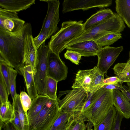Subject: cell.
<instances>
[{
  "label": "cell",
  "instance_id": "obj_3",
  "mask_svg": "<svg viewBox=\"0 0 130 130\" xmlns=\"http://www.w3.org/2000/svg\"><path fill=\"white\" fill-rule=\"evenodd\" d=\"M83 22L70 20L63 22L60 29L52 36L48 43L51 51L60 56L66 45L85 31Z\"/></svg>",
  "mask_w": 130,
  "mask_h": 130
},
{
  "label": "cell",
  "instance_id": "obj_44",
  "mask_svg": "<svg viewBox=\"0 0 130 130\" xmlns=\"http://www.w3.org/2000/svg\"><path fill=\"white\" fill-rule=\"evenodd\" d=\"M4 123L0 121V130H2Z\"/></svg>",
  "mask_w": 130,
  "mask_h": 130
},
{
  "label": "cell",
  "instance_id": "obj_4",
  "mask_svg": "<svg viewBox=\"0 0 130 130\" xmlns=\"http://www.w3.org/2000/svg\"><path fill=\"white\" fill-rule=\"evenodd\" d=\"M124 22L117 13L100 24L85 31L77 38L72 41L64 48L78 42L88 40L96 41L109 33H120L125 28Z\"/></svg>",
  "mask_w": 130,
  "mask_h": 130
},
{
  "label": "cell",
  "instance_id": "obj_18",
  "mask_svg": "<svg viewBox=\"0 0 130 130\" xmlns=\"http://www.w3.org/2000/svg\"><path fill=\"white\" fill-rule=\"evenodd\" d=\"M114 14V12L109 9H101L91 15L84 23L85 31L108 19Z\"/></svg>",
  "mask_w": 130,
  "mask_h": 130
},
{
  "label": "cell",
  "instance_id": "obj_34",
  "mask_svg": "<svg viewBox=\"0 0 130 130\" xmlns=\"http://www.w3.org/2000/svg\"><path fill=\"white\" fill-rule=\"evenodd\" d=\"M20 101L25 112H27L30 108L32 103V100L25 92L22 91L19 94Z\"/></svg>",
  "mask_w": 130,
  "mask_h": 130
},
{
  "label": "cell",
  "instance_id": "obj_36",
  "mask_svg": "<svg viewBox=\"0 0 130 130\" xmlns=\"http://www.w3.org/2000/svg\"><path fill=\"white\" fill-rule=\"evenodd\" d=\"M47 39L46 34L44 31H40L37 36L33 39V43L36 49L37 50Z\"/></svg>",
  "mask_w": 130,
  "mask_h": 130
},
{
  "label": "cell",
  "instance_id": "obj_6",
  "mask_svg": "<svg viewBox=\"0 0 130 130\" xmlns=\"http://www.w3.org/2000/svg\"><path fill=\"white\" fill-rule=\"evenodd\" d=\"M89 96V93L83 89L75 88L67 91L62 100L57 97L59 110L74 115L81 113Z\"/></svg>",
  "mask_w": 130,
  "mask_h": 130
},
{
  "label": "cell",
  "instance_id": "obj_17",
  "mask_svg": "<svg viewBox=\"0 0 130 130\" xmlns=\"http://www.w3.org/2000/svg\"><path fill=\"white\" fill-rule=\"evenodd\" d=\"M94 73L93 68L91 69L78 71L76 74L72 88L83 89L89 93Z\"/></svg>",
  "mask_w": 130,
  "mask_h": 130
},
{
  "label": "cell",
  "instance_id": "obj_1",
  "mask_svg": "<svg viewBox=\"0 0 130 130\" xmlns=\"http://www.w3.org/2000/svg\"><path fill=\"white\" fill-rule=\"evenodd\" d=\"M32 30L29 23H25L19 31L11 33L0 28V59L18 70L24 66L25 36Z\"/></svg>",
  "mask_w": 130,
  "mask_h": 130
},
{
  "label": "cell",
  "instance_id": "obj_14",
  "mask_svg": "<svg viewBox=\"0 0 130 130\" xmlns=\"http://www.w3.org/2000/svg\"><path fill=\"white\" fill-rule=\"evenodd\" d=\"M32 30L25 36L24 42V65L31 66L34 73L37 59V50L34 45Z\"/></svg>",
  "mask_w": 130,
  "mask_h": 130
},
{
  "label": "cell",
  "instance_id": "obj_31",
  "mask_svg": "<svg viewBox=\"0 0 130 130\" xmlns=\"http://www.w3.org/2000/svg\"><path fill=\"white\" fill-rule=\"evenodd\" d=\"M18 74L17 70L10 66L9 68V82L10 94L12 100H13L17 94L16 91V79Z\"/></svg>",
  "mask_w": 130,
  "mask_h": 130
},
{
  "label": "cell",
  "instance_id": "obj_30",
  "mask_svg": "<svg viewBox=\"0 0 130 130\" xmlns=\"http://www.w3.org/2000/svg\"><path fill=\"white\" fill-rule=\"evenodd\" d=\"M58 82L48 76L47 77L46 83V96L50 99L56 100L57 85Z\"/></svg>",
  "mask_w": 130,
  "mask_h": 130
},
{
  "label": "cell",
  "instance_id": "obj_25",
  "mask_svg": "<svg viewBox=\"0 0 130 130\" xmlns=\"http://www.w3.org/2000/svg\"><path fill=\"white\" fill-rule=\"evenodd\" d=\"M14 117V107L10 101L6 104H0V121L4 123L11 122Z\"/></svg>",
  "mask_w": 130,
  "mask_h": 130
},
{
  "label": "cell",
  "instance_id": "obj_16",
  "mask_svg": "<svg viewBox=\"0 0 130 130\" xmlns=\"http://www.w3.org/2000/svg\"><path fill=\"white\" fill-rule=\"evenodd\" d=\"M18 71L23 76L28 94L32 100L38 95L31 66L26 65L20 67Z\"/></svg>",
  "mask_w": 130,
  "mask_h": 130
},
{
  "label": "cell",
  "instance_id": "obj_33",
  "mask_svg": "<svg viewBox=\"0 0 130 130\" xmlns=\"http://www.w3.org/2000/svg\"><path fill=\"white\" fill-rule=\"evenodd\" d=\"M8 94L4 79L0 73V99L1 103L6 104L9 101Z\"/></svg>",
  "mask_w": 130,
  "mask_h": 130
},
{
  "label": "cell",
  "instance_id": "obj_32",
  "mask_svg": "<svg viewBox=\"0 0 130 130\" xmlns=\"http://www.w3.org/2000/svg\"><path fill=\"white\" fill-rule=\"evenodd\" d=\"M10 66L5 61L0 59V73L2 75L5 80L8 95L10 94L9 82V68Z\"/></svg>",
  "mask_w": 130,
  "mask_h": 130
},
{
  "label": "cell",
  "instance_id": "obj_26",
  "mask_svg": "<svg viewBox=\"0 0 130 130\" xmlns=\"http://www.w3.org/2000/svg\"><path fill=\"white\" fill-rule=\"evenodd\" d=\"M86 119L81 113L72 115L67 122L65 130H79L85 124Z\"/></svg>",
  "mask_w": 130,
  "mask_h": 130
},
{
  "label": "cell",
  "instance_id": "obj_21",
  "mask_svg": "<svg viewBox=\"0 0 130 130\" xmlns=\"http://www.w3.org/2000/svg\"><path fill=\"white\" fill-rule=\"evenodd\" d=\"M49 99L46 96L38 95L32 100L31 106L27 112L29 121L38 114Z\"/></svg>",
  "mask_w": 130,
  "mask_h": 130
},
{
  "label": "cell",
  "instance_id": "obj_41",
  "mask_svg": "<svg viewBox=\"0 0 130 130\" xmlns=\"http://www.w3.org/2000/svg\"><path fill=\"white\" fill-rule=\"evenodd\" d=\"M121 91L130 100V88L128 86L124 85Z\"/></svg>",
  "mask_w": 130,
  "mask_h": 130
},
{
  "label": "cell",
  "instance_id": "obj_5",
  "mask_svg": "<svg viewBox=\"0 0 130 130\" xmlns=\"http://www.w3.org/2000/svg\"><path fill=\"white\" fill-rule=\"evenodd\" d=\"M60 112L58 98L50 99L38 114L29 121V130H49Z\"/></svg>",
  "mask_w": 130,
  "mask_h": 130
},
{
  "label": "cell",
  "instance_id": "obj_43",
  "mask_svg": "<svg viewBox=\"0 0 130 130\" xmlns=\"http://www.w3.org/2000/svg\"><path fill=\"white\" fill-rule=\"evenodd\" d=\"M86 130V124L84 125L79 130Z\"/></svg>",
  "mask_w": 130,
  "mask_h": 130
},
{
  "label": "cell",
  "instance_id": "obj_46",
  "mask_svg": "<svg viewBox=\"0 0 130 130\" xmlns=\"http://www.w3.org/2000/svg\"><path fill=\"white\" fill-rule=\"evenodd\" d=\"M128 60H130V51L129 52V58Z\"/></svg>",
  "mask_w": 130,
  "mask_h": 130
},
{
  "label": "cell",
  "instance_id": "obj_20",
  "mask_svg": "<svg viewBox=\"0 0 130 130\" xmlns=\"http://www.w3.org/2000/svg\"><path fill=\"white\" fill-rule=\"evenodd\" d=\"M117 13L130 28V0H116Z\"/></svg>",
  "mask_w": 130,
  "mask_h": 130
},
{
  "label": "cell",
  "instance_id": "obj_8",
  "mask_svg": "<svg viewBox=\"0 0 130 130\" xmlns=\"http://www.w3.org/2000/svg\"><path fill=\"white\" fill-rule=\"evenodd\" d=\"M40 1L46 2L48 4L46 14L43 22L40 31L45 32L48 39L59 30L57 25L60 20L59 14L60 3L59 1L57 0Z\"/></svg>",
  "mask_w": 130,
  "mask_h": 130
},
{
  "label": "cell",
  "instance_id": "obj_47",
  "mask_svg": "<svg viewBox=\"0 0 130 130\" xmlns=\"http://www.w3.org/2000/svg\"><path fill=\"white\" fill-rule=\"evenodd\" d=\"M128 84V86L130 87V84Z\"/></svg>",
  "mask_w": 130,
  "mask_h": 130
},
{
  "label": "cell",
  "instance_id": "obj_40",
  "mask_svg": "<svg viewBox=\"0 0 130 130\" xmlns=\"http://www.w3.org/2000/svg\"><path fill=\"white\" fill-rule=\"evenodd\" d=\"M120 82H121L120 80L116 76L108 77L104 79L103 86L105 85L117 83Z\"/></svg>",
  "mask_w": 130,
  "mask_h": 130
},
{
  "label": "cell",
  "instance_id": "obj_42",
  "mask_svg": "<svg viewBox=\"0 0 130 130\" xmlns=\"http://www.w3.org/2000/svg\"><path fill=\"white\" fill-rule=\"evenodd\" d=\"M3 129V130H15L13 125L10 122L4 123Z\"/></svg>",
  "mask_w": 130,
  "mask_h": 130
},
{
  "label": "cell",
  "instance_id": "obj_15",
  "mask_svg": "<svg viewBox=\"0 0 130 130\" xmlns=\"http://www.w3.org/2000/svg\"><path fill=\"white\" fill-rule=\"evenodd\" d=\"M113 106L123 118H130V100L121 91L113 90Z\"/></svg>",
  "mask_w": 130,
  "mask_h": 130
},
{
  "label": "cell",
  "instance_id": "obj_35",
  "mask_svg": "<svg viewBox=\"0 0 130 130\" xmlns=\"http://www.w3.org/2000/svg\"><path fill=\"white\" fill-rule=\"evenodd\" d=\"M64 57L74 63L78 65L82 56L79 53L73 51L67 50L64 54Z\"/></svg>",
  "mask_w": 130,
  "mask_h": 130
},
{
  "label": "cell",
  "instance_id": "obj_22",
  "mask_svg": "<svg viewBox=\"0 0 130 130\" xmlns=\"http://www.w3.org/2000/svg\"><path fill=\"white\" fill-rule=\"evenodd\" d=\"M12 104L14 109L18 113L22 130H29V122L27 113L23 110L20 101L19 94H17L15 96L13 100Z\"/></svg>",
  "mask_w": 130,
  "mask_h": 130
},
{
  "label": "cell",
  "instance_id": "obj_23",
  "mask_svg": "<svg viewBox=\"0 0 130 130\" xmlns=\"http://www.w3.org/2000/svg\"><path fill=\"white\" fill-rule=\"evenodd\" d=\"M113 69L114 73L121 82L130 84V67L126 63H118Z\"/></svg>",
  "mask_w": 130,
  "mask_h": 130
},
{
  "label": "cell",
  "instance_id": "obj_2",
  "mask_svg": "<svg viewBox=\"0 0 130 130\" xmlns=\"http://www.w3.org/2000/svg\"><path fill=\"white\" fill-rule=\"evenodd\" d=\"M90 95V103L81 113L94 126L104 119L113 105V90L101 87Z\"/></svg>",
  "mask_w": 130,
  "mask_h": 130
},
{
  "label": "cell",
  "instance_id": "obj_29",
  "mask_svg": "<svg viewBox=\"0 0 130 130\" xmlns=\"http://www.w3.org/2000/svg\"><path fill=\"white\" fill-rule=\"evenodd\" d=\"M73 114L60 111L59 115L49 130H65L68 120Z\"/></svg>",
  "mask_w": 130,
  "mask_h": 130
},
{
  "label": "cell",
  "instance_id": "obj_45",
  "mask_svg": "<svg viewBox=\"0 0 130 130\" xmlns=\"http://www.w3.org/2000/svg\"><path fill=\"white\" fill-rule=\"evenodd\" d=\"M126 63L130 67V60H128Z\"/></svg>",
  "mask_w": 130,
  "mask_h": 130
},
{
  "label": "cell",
  "instance_id": "obj_10",
  "mask_svg": "<svg viewBox=\"0 0 130 130\" xmlns=\"http://www.w3.org/2000/svg\"><path fill=\"white\" fill-rule=\"evenodd\" d=\"M123 49V46L115 47L107 46L101 48L97 55L98 58L96 66L97 68L104 74H106Z\"/></svg>",
  "mask_w": 130,
  "mask_h": 130
},
{
  "label": "cell",
  "instance_id": "obj_12",
  "mask_svg": "<svg viewBox=\"0 0 130 130\" xmlns=\"http://www.w3.org/2000/svg\"><path fill=\"white\" fill-rule=\"evenodd\" d=\"M25 23L19 18L17 12L0 8V28L14 33L21 30Z\"/></svg>",
  "mask_w": 130,
  "mask_h": 130
},
{
  "label": "cell",
  "instance_id": "obj_11",
  "mask_svg": "<svg viewBox=\"0 0 130 130\" xmlns=\"http://www.w3.org/2000/svg\"><path fill=\"white\" fill-rule=\"evenodd\" d=\"M67 73V67L60 56L50 50L47 60V76L58 82L66 79Z\"/></svg>",
  "mask_w": 130,
  "mask_h": 130
},
{
  "label": "cell",
  "instance_id": "obj_37",
  "mask_svg": "<svg viewBox=\"0 0 130 130\" xmlns=\"http://www.w3.org/2000/svg\"><path fill=\"white\" fill-rule=\"evenodd\" d=\"M123 117L117 111L111 130H121L120 128Z\"/></svg>",
  "mask_w": 130,
  "mask_h": 130
},
{
  "label": "cell",
  "instance_id": "obj_24",
  "mask_svg": "<svg viewBox=\"0 0 130 130\" xmlns=\"http://www.w3.org/2000/svg\"><path fill=\"white\" fill-rule=\"evenodd\" d=\"M117 111L113 105L104 119L98 124L93 126V130H111Z\"/></svg>",
  "mask_w": 130,
  "mask_h": 130
},
{
  "label": "cell",
  "instance_id": "obj_19",
  "mask_svg": "<svg viewBox=\"0 0 130 130\" xmlns=\"http://www.w3.org/2000/svg\"><path fill=\"white\" fill-rule=\"evenodd\" d=\"M34 0H0L1 8L17 12L25 10L35 4Z\"/></svg>",
  "mask_w": 130,
  "mask_h": 130
},
{
  "label": "cell",
  "instance_id": "obj_13",
  "mask_svg": "<svg viewBox=\"0 0 130 130\" xmlns=\"http://www.w3.org/2000/svg\"><path fill=\"white\" fill-rule=\"evenodd\" d=\"M96 41L88 40L74 44L67 47L68 50H71L79 53L85 57L95 56L101 48Z\"/></svg>",
  "mask_w": 130,
  "mask_h": 130
},
{
  "label": "cell",
  "instance_id": "obj_27",
  "mask_svg": "<svg viewBox=\"0 0 130 130\" xmlns=\"http://www.w3.org/2000/svg\"><path fill=\"white\" fill-rule=\"evenodd\" d=\"M93 68L94 73L90 89V93H94L103 86L104 74L98 69L96 66Z\"/></svg>",
  "mask_w": 130,
  "mask_h": 130
},
{
  "label": "cell",
  "instance_id": "obj_7",
  "mask_svg": "<svg viewBox=\"0 0 130 130\" xmlns=\"http://www.w3.org/2000/svg\"><path fill=\"white\" fill-rule=\"evenodd\" d=\"M50 50L48 45L45 44V42L37 50V59L34 75L38 95L46 96L47 60Z\"/></svg>",
  "mask_w": 130,
  "mask_h": 130
},
{
  "label": "cell",
  "instance_id": "obj_9",
  "mask_svg": "<svg viewBox=\"0 0 130 130\" xmlns=\"http://www.w3.org/2000/svg\"><path fill=\"white\" fill-rule=\"evenodd\" d=\"M112 0H65L62 4V12L65 13L72 11H85L97 7L103 8L111 6Z\"/></svg>",
  "mask_w": 130,
  "mask_h": 130
},
{
  "label": "cell",
  "instance_id": "obj_38",
  "mask_svg": "<svg viewBox=\"0 0 130 130\" xmlns=\"http://www.w3.org/2000/svg\"><path fill=\"white\" fill-rule=\"evenodd\" d=\"M14 112V119L10 122L12 124L15 130H22L21 124L18 113L17 111L15 110Z\"/></svg>",
  "mask_w": 130,
  "mask_h": 130
},
{
  "label": "cell",
  "instance_id": "obj_28",
  "mask_svg": "<svg viewBox=\"0 0 130 130\" xmlns=\"http://www.w3.org/2000/svg\"><path fill=\"white\" fill-rule=\"evenodd\" d=\"M121 33H110L106 34L96 41L99 46L102 48L104 46H109L122 38Z\"/></svg>",
  "mask_w": 130,
  "mask_h": 130
},
{
  "label": "cell",
  "instance_id": "obj_39",
  "mask_svg": "<svg viewBox=\"0 0 130 130\" xmlns=\"http://www.w3.org/2000/svg\"><path fill=\"white\" fill-rule=\"evenodd\" d=\"M122 84V82H120L117 83L105 85L102 87L107 89H115L121 91L123 87Z\"/></svg>",
  "mask_w": 130,
  "mask_h": 130
}]
</instances>
